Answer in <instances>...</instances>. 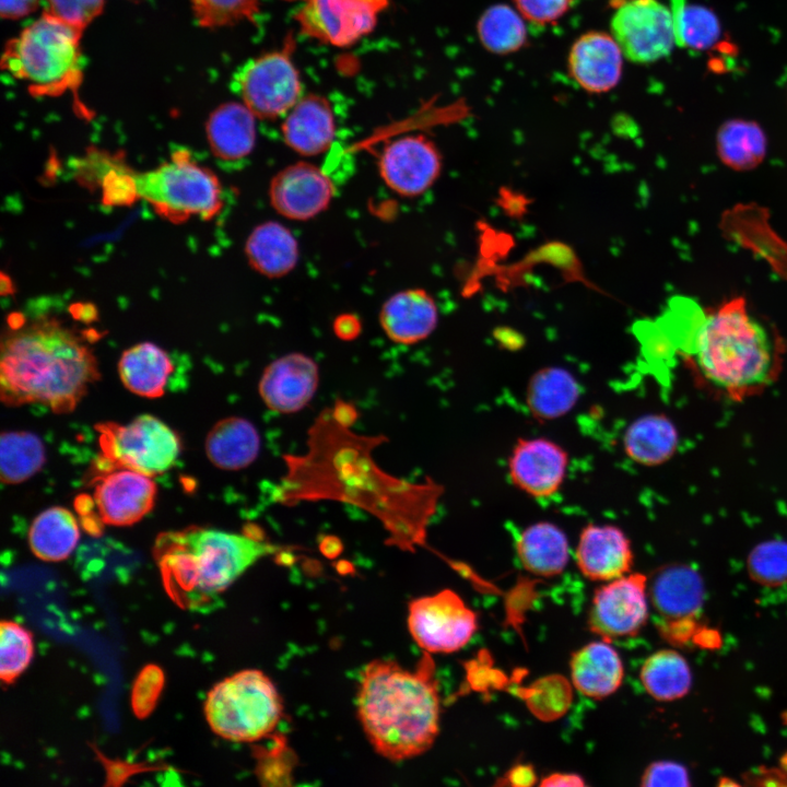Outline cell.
Returning a JSON list of instances; mask_svg holds the SVG:
<instances>
[{
	"mask_svg": "<svg viewBox=\"0 0 787 787\" xmlns=\"http://www.w3.org/2000/svg\"><path fill=\"white\" fill-rule=\"evenodd\" d=\"M515 548L521 566L540 577L560 575L569 561V542L565 531L548 520L525 527L516 539Z\"/></svg>",
	"mask_w": 787,
	"mask_h": 787,
	"instance_id": "d4e9b609",
	"label": "cell"
},
{
	"mask_svg": "<svg viewBox=\"0 0 787 787\" xmlns=\"http://www.w3.org/2000/svg\"><path fill=\"white\" fill-rule=\"evenodd\" d=\"M97 430L107 459L150 477L172 469L181 450L176 432L151 414L138 415L125 424L104 423Z\"/></svg>",
	"mask_w": 787,
	"mask_h": 787,
	"instance_id": "ba28073f",
	"label": "cell"
},
{
	"mask_svg": "<svg viewBox=\"0 0 787 787\" xmlns=\"http://www.w3.org/2000/svg\"><path fill=\"white\" fill-rule=\"evenodd\" d=\"M289 1H293V0H289Z\"/></svg>",
	"mask_w": 787,
	"mask_h": 787,
	"instance_id": "681fc988",
	"label": "cell"
},
{
	"mask_svg": "<svg viewBox=\"0 0 787 787\" xmlns=\"http://www.w3.org/2000/svg\"><path fill=\"white\" fill-rule=\"evenodd\" d=\"M80 539L79 522L69 509L51 506L32 521L27 541L32 553L47 562L68 559Z\"/></svg>",
	"mask_w": 787,
	"mask_h": 787,
	"instance_id": "1f68e13d",
	"label": "cell"
},
{
	"mask_svg": "<svg viewBox=\"0 0 787 787\" xmlns=\"http://www.w3.org/2000/svg\"><path fill=\"white\" fill-rule=\"evenodd\" d=\"M34 654L33 637L16 622L3 620L0 625V678L12 683L28 667Z\"/></svg>",
	"mask_w": 787,
	"mask_h": 787,
	"instance_id": "74e56055",
	"label": "cell"
},
{
	"mask_svg": "<svg viewBox=\"0 0 787 787\" xmlns=\"http://www.w3.org/2000/svg\"><path fill=\"white\" fill-rule=\"evenodd\" d=\"M580 393V385L572 372L562 366H545L529 378L525 399L531 416L544 423L569 413Z\"/></svg>",
	"mask_w": 787,
	"mask_h": 787,
	"instance_id": "4316f807",
	"label": "cell"
},
{
	"mask_svg": "<svg viewBox=\"0 0 787 787\" xmlns=\"http://www.w3.org/2000/svg\"><path fill=\"white\" fill-rule=\"evenodd\" d=\"M164 684L162 670L153 665L142 669L134 681L131 693V705L138 717H145L154 708Z\"/></svg>",
	"mask_w": 787,
	"mask_h": 787,
	"instance_id": "60d3db41",
	"label": "cell"
},
{
	"mask_svg": "<svg viewBox=\"0 0 787 787\" xmlns=\"http://www.w3.org/2000/svg\"><path fill=\"white\" fill-rule=\"evenodd\" d=\"M99 376L93 351L55 319L20 324L2 338L0 393L9 407L71 412Z\"/></svg>",
	"mask_w": 787,
	"mask_h": 787,
	"instance_id": "7a4b0ae2",
	"label": "cell"
},
{
	"mask_svg": "<svg viewBox=\"0 0 787 787\" xmlns=\"http://www.w3.org/2000/svg\"><path fill=\"white\" fill-rule=\"evenodd\" d=\"M624 58L611 33L589 31L578 36L571 46L567 70L586 92L606 93L619 84Z\"/></svg>",
	"mask_w": 787,
	"mask_h": 787,
	"instance_id": "ffe728a7",
	"label": "cell"
},
{
	"mask_svg": "<svg viewBox=\"0 0 787 787\" xmlns=\"http://www.w3.org/2000/svg\"><path fill=\"white\" fill-rule=\"evenodd\" d=\"M319 384L317 363L301 352H291L269 363L258 384L263 403L282 414L303 410L314 398Z\"/></svg>",
	"mask_w": 787,
	"mask_h": 787,
	"instance_id": "d6986e66",
	"label": "cell"
},
{
	"mask_svg": "<svg viewBox=\"0 0 787 787\" xmlns=\"http://www.w3.org/2000/svg\"><path fill=\"white\" fill-rule=\"evenodd\" d=\"M379 324L393 342L410 345L427 339L438 324V307L424 289L413 287L390 295L379 310Z\"/></svg>",
	"mask_w": 787,
	"mask_h": 787,
	"instance_id": "7402d4cb",
	"label": "cell"
},
{
	"mask_svg": "<svg viewBox=\"0 0 787 787\" xmlns=\"http://www.w3.org/2000/svg\"><path fill=\"white\" fill-rule=\"evenodd\" d=\"M647 577L626 574L596 589L588 613L589 630L604 641L636 635L648 620Z\"/></svg>",
	"mask_w": 787,
	"mask_h": 787,
	"instance_id": "4fadbf2b",
	"label": "cell"
},
{
	"mask_svg": "<svg viewBox=\"0 0 787 787\" xmlns=\"http://www.w3.org/2000/svg\"><path fill=\"white\" fill-rule=\"evenodd\" d=\"M575 0H514L515 8L531 24L543 26L561 20Z\"/></svg>",
	"mask_w": 787,
	"mask_h": 787,
	"instance_id": "7bdbcfd3",
	"label": "cell"
},
{
	"mask_svg": "<svg viewBox=\"0 0 787 787\" xmlns=\"http://www.w3.org/2000/svg\"><path fill=\"white\" fill-rule=\"evenodd\" d=\"M575 561L594 582H610L630 573L634 554L626 533L612 524H587L579 532Z\"/></svg>",
	"mask_w": 787,
	"mask_h": 787,
	"instance_id": "44dd1931",
	"label": "cell"
},
{
	"mask_svg": "<svg viewBox=\"0 0 787 787\" xmlns=\"http://www.w3.org/2000/svg\"><path fill=\"white\" fill-rule=\"evenodd\" d=\"M261 448L260 434L252 422L240 416L218 421L209 431L204 449L215 467L235 471L251 465Z\"/></svg>",
	"mask_w": 787,
	"mask_h": 787,
	"instance_id": "83f0119b",
	"label": "cell"
},
{
	"mask_svg": "<svg viewBox=\"0 0 787 787\" xmlns=\"http://www.w3.org/2000/svg\"><path fill=\"white\" fill-rule=\"evenodd\" d=\"M569 455L548 437H520L513 445L507 474L510 483L533 498L555 495L567 477Z\"/></svg>",
	"mask_w": 787,
	"mask_h": 787,
	"instance_id": "2e32d148",
	"label": "cell"
},
{
	"mask_svg": "<svg viewBox=\"0 0 787 787\" xmlns=\"http://www.w3.org/2000/svg\"><path fill=\"white\" fill-rule=\"evenodd\" d=\"M42 439L26 431L3 432L0 437V477L7 484L32 478L45 463Z\"/></svg>",
	"mask_w": 787,
	"mask_h": 787,
	"instance_id": "d590c367",
	"label": "cell"
},
{
	"mask_svg": "<svg viewBox=\"0 0 787 787\" xmlns=\"http://www.w3.org/2000/svg\"><path fill=\"white\" fill-rule=\"evenodd\" d=\"M408 627L414 642L430 654L465 647L478 630V615L451 589L412 600Z\"/></svg>",
	"mask_w": 787,
	"mask_h": 787,
	"instance_id": "9c48e42d",
	"label": "cell"
},
{
	"mask_svg": "<svg viewBox=\"0 0 787 787\" xmlns=\"http://www.w3.org/2000/svg\"><path fill=\"white\" fill-rule=\"evenodd\" d=\"M677 45L695 51L710 48L718 39L720 26L708 9L689 4L686 0H670Z\"/></svg>",
	"mask_w": 787,
	"mask_h": 787,
	"instance_id": "8d00e7d4",
	"label": "cell"
},
{
	"mask_svg": "<svg viewBox=\"0 0 787 787\" xmlns=\"http://www.w3.org/2000/svg\"><path fill=\"white\" fill-rule=\"evenodd\" d=\"M679 446L673 422L662 413H649L632 421L623 433L622 447L635 463L656 467L670 460Z\"/></svg>",
	"mask_w": 787,
	"mask_h": 787,
	"instance_id": "4dcf8cb0",
	"label": "cell"
},
{
	"mask_svg": "<svg viewBox=\"0 0 787 787\" xmlns=\"http://www.w3.org/2000/svg\"><path fill=\"white\" fill-rule=\"evenodd\" d=\"M39 0H1V15L4 19H20L30 14Z\"/></svg>",
	"mask_w": 787,
	"mask_h": 787,
	"instance_id": "bcb514c9",
	"label": "cell"
},
{
	"mask_svg": "<svg viewBox=\"0 0 787 787\" xmlns=\"http://www.w3.org/2000/svg\"><path fill=\"white\" fill-rule=\"evenodd\" d=\"M388 3L389 0H307L296 20L305 35L344 47L372 32Z\"/></svg>",
	"mask_w": 787,
	"mask_h": 787,
	"instance_id": "9a60e30c",
	"label": "cell"
},
{
	"mask_svg": "<svg viewBox=\"0 0 787 787\" xmlns=\"http://www.w3.org/2000/svg\"><path fill=\"white\" fill-rule=\"evenodd\" d=\"M292 46L289 40L282 50L250 60L236 75L237 91L244 104L258 118L280 117L301 98L302 85L291 58Z\"/></svg>",
	"mask_w": 787,
	"mask_h": 787,
	"instance_id": "30bf717a",
	"label": "cell"
},
{
	"mask_svg": "<svg viewBox=\"0 0 787 787\" xmlns=\"http://www.w3.org/2000/svg\"><path fill=\"white\" fill-rule=\"evenodd\" d=\"M657 322L694 384L716 398L741 402L761 395L782 372V339L742 296L704 310L674 298Z\"/></svg>",
	"mask_w": 787,
	"mask_h": 787,
	"instance_id": "6da1fadb",
	"label": "cell"
},
{
	"mask_svg": "<svg viewBox=\"0 0 787 787\" xmlns=\"http://www.w3.org/2000/svg\"><path fill=\"white\" fill-rule=\"evenodd\" d=\"M574 686L583 695L601 700L622 684L624 668L619 653L608 641L591 642L576 650L569 661Z\"/></svg>",
	"mask_w": 787,
	"mask_h": 787,
	"instance_id": "cb8c5ba5",
	"label": "cell"
},
{
	"mask_svg": "<svg viewBox=\"0 0 787 787\" xmlns=\"http://www.w3.org/2000/svg\"><path fill=\"white\" fill-rule=\"evenodd\" d=\"M642 786H689V775L681 764L671 761L654 762L642 776Z\"/></svg>",
	"mask_w": 787,
	"mask_h": 787,
	"instance_id": "ee69618b",
	"label": "cell"
},
{
	"mask_svg": "<svg viewBox=\"0 0 787 787\" xmlns=\"http://www.w3.org/2000/svg\"><path fill=\"white\" fill-rule=\"evenodd\" d=\"M214 733L233 742H256L271 735L283 715V702L262 671L246 669L218 682L204 702Z\"/></svg>",
	"mask_w": 787,
	"mask_h": 787,
	"instance_id": "8992f818",
	"label": "cell"
},
{
	"mask_svg": "<svg viewBox=\"0 0 787 787\" xmlns=\"http://www.w3.org/2000/svg\"><path fill=\"white\" fill-rule=\"evenodd\" d=\"M356 708L375 752L400 762L431 749L439 732L441 697L436 666L423 653L414 670L375 659L361 672Z\"/></svg>",
	"mask_w": 787,
	"mask_h": 787,
	"instance_id": "3957f363",
	"label": "cell"
},
{
	"mask_svg": "<svg viewBox=\"0 0 787 787\" xmlns=\"http://www.w3.org/2000/svg\"><path fill=\"white\" fill-rule=\"evenodd\" d=\"M585 785L584 778L574 773H553L540 782V786L543 787H582Z\"/></svg>",
	"mask_w": 787,
	"mask_h": 787,
	"instance_id": "7dc6e473",
	"label": "cell"
},
{
	"mask_svg": "<svg viewBox=\"0 0 787 787\" xmlns=\"http://www.w3.org/2000/svg\"><path fill=\"white\" fill-rule=\"evenodd\" d=\"M333 331L342 340H352L361 331V322L353 314H341L333 321Z\"/></svg>",
	"mask_w": 787,
	"mask_h": 787,
	"instance_id": "f6af8a7d",
	"label": "cell"
},
{
	"mask_svg": "<svg viewBox=\"0 0 787 787\" xmlns=\"http://www.w3.org/2000/svg\"><path fill=\"white\" fill-rule=\"evenodd\" d=\"M751 578L764 586L787 583V542L770 540L754 547L748 557Z\"/></svg>",
	"mask_w": 787,
	"mask_h": 787,
	"instance_id": "f35d334b",
	"label": "cell"
},
{
	"mask_svg": "<svg viewBox=\"0 0 787 787\" xmlns=\"http://www.w3.org/2000/svg\"><path fill=\"white\" fill-rule=\"evenodd\" d=\"M105 0H47L48 13L83 31L103 11Z\"/></svg>",
	"mask_w": 787,
	"mask_h": 787,
	"instance_id": "b9f144b4",
	"label": "cell"
},
{
	"mask_svg": "<svg viewBox=\"0 0 787 787\" xmlns=\"http://www.w3.org/2000/svg\"><path fill=\"white\" fill-rule=\"evenodd\" d=\"M647 592L662 637L674 644L685 642L703 604L704 585L698 573L683 564L668 565L655 573Z\"/></svg>",
	"mask_w": 787,
	"mask_h": 787,
	"instance_id": "7c38bea8",
	"label": "cell"
},
{
	"mask_svg": "<svg viewBox=\"0 0 787 787\" xmlns=\"http://www.w3.org/2000/svg\"><path fill=\"white\" fill-rule=\"evenodd\" d=\"M526 22L516 8L497 3L482 12L477 23V34L488 51L508 55L520 50L527 43Z\"/></svg>",
	"mask_w": 787,
	"mask_h": 787,
	"instance_id": "e575fe53",
	"label": "cell"
},
{
	"mask_svg": "<svg viewBox=\"0 0 787 787\" xmlns=\"http://www.w3.org/2000/svg\"><path fill=\"white\" fill-rule=\"evenodd\" d=\"M198 23L203 27L233 25L252 20L259 11V0H190Z\"/></svg>",
	"mask_w": 787,
	"mask_h": 787,
	"instance_id": "ab89813d",
	"label": "cell"
},
{
	"mask_svg": "<svg viewBox=\"0 0 787 787\" xmlns=\"http://www.w3.org/2000/svg\"><path fill=\"white\" fill-rule=\"evenodd\" d=\"M536 780V774L531 766L518 765L506 774L505 784L512 786H530Z\"/></svg>",
	"mask_w": 787,
	"mask_h": 787,
	"instance_id": "c3c4849f",
	"label": "cell"
},
{
	"mask_svg": "<svg viewBox=\"0 0 787 787\" xmlns=\"http://www.w3.org/2000/svg\"><path fill=\"white\" fill-rule=\"evenodd\" d=\"M720 161L738 172L751 171L764 160L767 141L761 127L752 121L735 119L724 124L716 139Z\"/></svg>",
	"mask_w": 787,
	"mask_h": 787,
	"instance_id": "d6a6232c",
	"label": "cell"
},
{
	"mask_svg": "<svg viewBox=\"0 0 787 787\" xmlns=\"http://www.w3.org/2000/svg\"><path fill=\"white\" fill-rule=\"evenodd\" d=\"M611 34L626 59L650 63L677 45L671 10L659 0H623L614 10Z\"/></svg>",
	"mask_w": 787,
	"mask_h": 787,
	"instance_id": "8fae6325",
	"label": "cell"
},
{
	"mask_svg": "<svg viewBox=\"0 0 787 787\" xmlns=\"http://www.w3.org/2000/svg\"><path fill=\"white\" fill-rule=\"evenodd\" d=\"M82 31L47 11L5 45L1 67L26 83L33 96L78 97L83 80L80 39Z\"/></svg>",
	"mask_w": 787,
	"mask_h": 787,
	"instance_id": "5b68a950",
	"label": "cell"
},
{
	"mask_svg": "<svg viewBox=\"0 0 787 787\" xmlns=\"http://www.w3.org/2000/svg\"><path fill=\"white\" fill-rule=\"evenodd\" d=\"M134 198L148 201L174 222L191 215L211 219L222 208V187L216 175L177 151L161 166L136 173L128 171Z\"/></svg>",
	"mask_w": 787,
	"mask_h": 787,
	"instance_id": "52a82bcc",
	"label": "cell"
},
{
	"mask_svg": "<svg viewBox=\"0 0 787 787\" xmlns=\"http://www.w3.org/2000/svg\"><path fill=\"white\" fill-rule=\"evenodd\" d=\"M254 113L235 102L215 108L205 126L211 152L225 162H235L248 156L256 143Z\"/></svg>",
	"mask_w": 787,
	"mask_h": 787,
	"instance_id": "f1b7e54d",
	"label": "cell"
},
{
	"mask_svg": "<svg viewBox=\"0 0 787 787\" xmlns=\"http://www.w3.org/2000/svg\"><path fill=\"white\" fill-rule=\"evenodd\" d=\"M281 131L285 144L297 154L307 157L322 154L336 134L330 103L316 94L299 98L285 116Z\"/></svg>",
	"mask_w": 787,
	"mask_h": 787,
	"instance_id": "603a6c76",
	"label": "cell"
},
{
	"mask_svg": "<svg viewBox=\"0 0 787 787\" xmlns=\"http://www.w3.org/2000/svg\"><path fill=\"white\" fill-rule=\"evenodd\" d=\"M278 548L246 533L190 526L157 536L153 555L173 601L209 611L242 574Z\"/></svg>",
	"mask_w": 787,
	"mask_h": 787,
	"instance_id": "277c9868",
	"label": "cell"
},
{
	"mask_svg": "<svg viewBox=\"0 0 787 787\" xmlns=\"http://www.w3.org/2000/svg\"><path fill=\"white\" fill-rule=\"evenodd\" d=\"M174 367L164 349L152 342H141L121 354L118 374L124 386L132 393L158 398L165 393Z\"/></svg>",
	"mask_w": 787,
	"mask_h": 787,
	"instance_id": "f546056e",
	"label": "cell"
},
{
	"mask_svg": "<svg viewBox=\"0 0 787 787\" xmlns=\"http://www.w3.org/2000/svg\"><path fill=\"white\" fill-rule=\"evenodd\" d=\"M334 192V184L322 168L299 161L283 167L272 177L269 200L281 216L307 221L329 208Z\"/></svg>",
	"mask_w": 787,
	"mask_h": 787,
	"instance_id": "e0dca14e",
	"label": "cell"
},
{
	"mask_svg": "<svg viewBox=\"0 0 787 787\" xmlns=\"http://www.w3.org/2000/svg\"><path fill=\"white\" fill-rule=\"evenodd\" d=\"M245 256L256 272L269 279H278L287 275L297 266L299 245L284 224L266 221L248 235Z\"/></svg>",
	"mask_w": 787,
	"mask_h": 787,
	"instance_id": "484cf974",
	"label": "cell"
},
{
	"mask_svg": "<svg viewBox=\"0 0 787 787\" xmlns=\"http://www.w3.org/2000/svg\"><path fill=\"white\" fill-rule=\"evenodd\" d=\"M377 168L390 190L401 197L414 198L436 183L442 173L443 156L430 138L403 136L381 149Z\"/></svg>",
	"mask_w": 787,
	"mask_h": 787,
	"instance_id": "5bb4252c",
	"label": "cell"
},
{
	"mask_svg": "<svg viewBox=\"0 0 787 787\" xmlns=\"http://www.w3.org/2000/svg\"><path fill=\"white\" fill-rule=\"evenodd\" d=\"M639 678L647 693L658 701H673L684 696L692 681L686 660L671 649L650 655L641 668Z\"/></svg>",
	"mask_w": 787,
	"mask_h": 787,
	"instance_id": "836d02e7",
	"label": "cell"
},
{
	"mask_svg": "<svg viewBox=\"0 0 787 787\" xmlns=\"http://www.w3.org/2000/svg\"><path fill=\"white\" fill-rule=\"evenodd\" d=\"M157 486L153 477L120 468L97 480L94 503L99 518L109 526H131L154 507Z\"/></svg>",
	"mask_w": 787,
	"mask_h": 787,
	"instance_id": "ac0fdd59",
	"label": "cell"
}]
</instances>
